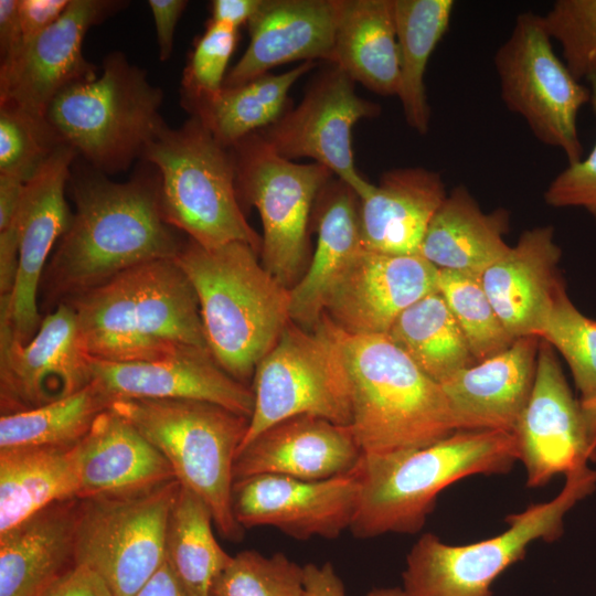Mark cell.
Masks as SVG:
<instances>
[{"label": "cell", "instance_id": "32", "mask_svg": "<svg viewBox=\"0 0 596 596\" xmlns=\"http://www.w3.org/2000/svg\"><path fill=\"white\" fill-rule=\"evenodd\" d=\"M77 444L0 449V533L53 503L78 499Z\"/></svg>", "mask_w": 596, "mask_h": 596}, {"label": "cell", "instance_id": "44", "mask_svg": "<svg viewBox=\"0 0 596 596\" xmlns=\"http://www.w3.org/2000/svg\"><path fill=\"white\" fill-rule=\"evenodd\" d=\"M590 83V104L596 115V77ZM544 201L553 207H582L596 222V142L581 160L568 163L547 185Z\"/></svg>", "mask_w": 596, "mask_h": 596}, {"label": "cell", "instance_id": "4", "mask_svg": "<svg viewBox=\"0 0 596 596\" xmlns=\"http://www.w3.org/2000/svg\"><path fill=\"white\" fill-rule=\"evenodd\" d=\"M520 460L514 433L459 429L423 448L361 460V492L350 531L358 539L416 533L437 496L475 475H503Z\"/></svg>", "mask_w": 596, "mask_h": 596}, {"label": "cell", "instance_id": "53", "mask_svg": "<svg viewBox=\"0 0 596 596\" xmlns=\"http://www.w3.org/2000/svg\"><path fill=\"white\" fill-rule=\"evenodd\" d=\"M579 404L589 439L596 448V392L581 397Z\"/></svg>", "mask_w": 596, "mask_h": 596}, {"label": "cell", "instance_id": "36", "mask_svg": "<svg viewBox=\"0 0 596 596\" xmlns=\"http://www.w3.org/2000/svg\"><path fill=\"white\" fill-rule=\"evenodd\" d=\"M206 504L180 487L166 534V562L191 596H212L215 581L232 556L217 543Z\"/></svg>", "mask_w": 596, "mask_h": 596}, {"label": "cell", "instance_id": "15", "mask_svg": "<svg viewBox=\"0 0 596 596\" xmlns=\"http://www.w3.org/2000/svg\"><path fill=\"white\" fill-rule=\"evenodd\" d=\"M91 358L83 351L70 302L45 316L36 333L18 340L0 319L1 415L35 408L91 383Z\"/></svg>", "mask_w": 596, "mask_h": 596}, {"label": "cell", "instance_id": "22", "mask_svg": "<svg viewBox=\"0 0 596 596\" xmlns=\"http://www.w3.org/2000/svg\"><path fill=\"white\" fill-rule=\"evenodd\" d=\"M362 456L350 426L298 415L272 425L245 445L235 458L234 479L278 475L323 480L352 471Z\"/></svg>", "mask_w": 596, "mask_h": 596}, {"label": "cell", "instance_id": "43", "mask_svg": "<svg viewBox=\"0 0 596 596\" xmlns=\"http://www.w3.org/2000/svg\"><path fill=\"white\" fill-rule=\"evenodd\" d=\"M238 29L212 20L195 41L181 81V104L210 97L224 85Z\"/></svg>", "mask_w": 596, "mask_h": 596}, {"label": "cell", "instance_id": "40", "mask_svg": "<svg viewBox=\"0 0 596 596\" xmlns=\"http://www.w3.org/2000/svg\"><path fill=\"white\" fill-rule=\"evenodd\" d=\"M304 566L283 553L265 556L246 550L232 556L212 596H302Z\"/></svg>", "mask_w": 596, "mask_h": 596}, {"label": "cell", "instance_id": "38", "mask_svg": "<svg viewBox=\"0 0 596 596\" xmlns=\"http://www.w3.org/2000/svg\"><path fill=\"white\" fill-rule=\"evenodd\" d=\"M437 289L477 362L507 350L517 340L502 324L482 287L480 276L438 269Z\"/></svg>", "mask_w": 596, "mask_h": 596}, {"label": "cell", "instance_id": "10", "mask_svg": "<svg viewBox=\"0 0 596 596\" xmlns=\"http://www.w3.org/2000/svg\"><path fill=\"white\" fill-rule=\"evenodd\" d=\"M343 331L326 315L313 329L291 320L254 372V407L238 451L257 435L286 418L315 415L350 426L351 387Z\"/></svg>", "mask_w": 596, "mask_h": 596}, {"label": "cell", "instance_id": "6", "mask_svg": "<svg viewBox=\"0 0 596 596\" xmlns=\"http://www.w3.org/2000/svg\"><path fill=\"white\" fill-rule=\"evenodd\" d=\"M162 100L146 72L115 52L104 58L99 75L61 92L44 118L60 145L95 171L113 174L142 158L166 124Z\"/></svg>", "mask_w": 596, "mask_h": 596}, {"label": "cell", "instance_id": "42", "mask_svg": "<svg viewBox=\"0 0 596 596\" xmlns=\"http://www.w3.org/2000/svg\"><path fill=\"white\" fill-rule=\"evenodd\" d=\"M543 20L573 76L596 77V0H557Z\"/></svg>", "mask_w": 596, "mask_h": 596}, {"label": "cell", "instance_id": "14", "mask_svg": "<svg viewBox=\"0 0 596 596\" xmlns=\"http://www.w3.org/2000/svg\"><path fill=\"white\" fill-rule=\"evenodd\" d=\"M380 111V105L359 96L355 83L330 64L313 77L296 107L258 134L283 158H309L326 167L360 199L374 184L355 167L352 130L358 121Z\"/></svg>", "mask_w": 596, "mask_h": 596}, {"label": "cell", "instance_id": "12", "mask_svg": "<svg viewBox=\"0 0 596 596\" xmlns=\"http://www.w3.org/2000/svg\"><path fill=\"white\" fill-rule=\"evenodd\" d=\"M177 479L123 496L79 499L74 565L97 574L113 596H135L162 565Z\"/></svg>", "mask_w": 596, "mask_h": 596}, {"label": "cell", "instance_id": "24", "mask_svg": "<svg viewBox=\"0 0 596 596\" xmlns=\"http://www.w3.org/2000/svg\"><path fill=\"white\" fill-rule=\"evenodd\" d=\"M561 255L553 226H535L481 273L482 287L513 339L539 338L564 286L557 272Z\"/></svg>", "mask_w": 596, "mask_h": 596}, {"label": "cell", "instance_id": "35", "mask_svg": "<svg viewBox=\"0 0 596 596\" xmlns=\"http://www.w3.org/2000/svg\"><path fill=\"white\" fill-rule=\"evenodd\" d=\"M387 336L425 374L439 384L477 363L438 289L405 309Z\"/></svg>", "mask_w": 596, "mask_h": 596}, {"label": "cell", "instance_id": "50", "mask_svg": "<svg viewBox=\"0 0 596 596\" xmlns=\"http://www.w3.org/2000/svg\"><path fill=\"white\" fill-rule=\"evenodd\" d=\"M260 3L262 0H213L210 20L238 29L251 21Z\"/></svg>", "mask_w": 596, "mask_h": 596}, {"label": "cell", "instance_id": "41", "mask_svg": "<svg viewBox=\"0 0 596 596\" xmlns=\"http://www.w3.org/2000/svg\"><path fill=\"white\" fill-rule=\"evenodd\" d=\"M58 146L45 118L0 103V174L26 183Z\"/></svg>", "mask_w": 596, "mask_h": 596}, {"label": "cell", "instance_id": "26", "mask_svg": "<svg viewBox=\"0 0 596 596\" xmlns=\"http://www.w3.org/2000/svg\"><path fill=\"white\" fill-rule=\"evenodd\" d=\"M78 499L123 496L175 479L166 457L113 408L77 444Z\"/></svg>", "mask_w": 596, "mask_h": 596}, {"label": "cell", "instance_id": "25", "mask_svg": "<svg viewBox=\"0 0 596 596\" xmlns=\"http://www.w3.org/2000/svg\"><path fill=\"white\" fill-rule=\"evenodd\" d=\"M539 345L535 336L519 338L440 384L457 430L513 433L533 387Z\"/></svg>", "mask_w": 596, "mask_h": 596}, {"label": "cell", "instance_id": "21", "mask_svg": "<svg viewBox=\"0 0 596 596\" xmlns=\"http://www.w3.org/2000/svg\"><path fill=\"white\" fill-rule=\"evenodd\" d=\"M91 383L110 402L185 400L209 402L251 418L252 389L226 373L207 349L192 348L142 362L91 359Z\"/></svg>", "mask_w": 596, "mask_h": 596}, {"label": "cell", "instance_id": "2", "mask_svg": "<svg viewBox=\"0 0 596 596\" xmlns=\"http://www.w3.org/2000/svg\"><path fill=\"white\" fill-rule=\"evenodd\" d=\"M70 305L81 347L94 360L142 362L209 350L196 294L174 258L131 267Z\"/></svg>", "mask_w": 596, "mask_h": 596}, {"label": "cell", "instance_id": "27", "mask_svg": "<svg viewBox=\"0 0 596 596\" xmlns=\"http://www.w3.org/2000/svg\"><path fill=\"white\" fill-rule=\"evenodd\" d=\"M360 200L348 184L331 178L321 189L312 211L318 233L309 265L289 289V315L311 330L319 324L336 283L364 248L360 227Z\"/></svg>", "mask_w": 596, "mask_h": 596}, {"label": "cell", "instance_id": "51", "mask_svg": "<svg viewBox=\"0 0 596 596\" xmlns=\"http://www.w3.org/2000/svg\"><path fill=\"white\" fill-rule=\"evenodd\" d=\"M25 182L8 174H0V231L11 226L18 215Z\"/></svg>", "mask_w": 596, "mask_h": 596}, {"label": "cell", "instance_id": "5", "mask_svg": "<svg viewBox=\"0 0 596 596\" xmlns=\"http://www.w3.org/2000/svg\"><path fill=\"white\" fill-rule=\"evenodd\" d=\"M342 348L351 387L350 428L363 456L411 451L457 430L440 384L387 334L343 332Z\"/></svg>", "mask_w": 596, "mask_h": 596}, {"label": "cell", "instance_id": "9", "mask_svg": "<svg viewBox=\"0 0 596 596\" xmlns=\"http://www.w3.org/2000/svg\"><path fill=\"white\" fill-rule=\"evenodd\" d=\"M595 489L596 469L583 465L566 475L555 498L508 515V528L499 535L451 545L423 534L406 557L404 592L407 596H493L497 577L522 560L532 542L558 539L566 513Z\"/></svg>", "mask_w": 596, "mask_h": 596}, {"label": "cell", "instance_id": "52", "mask_svg": "<svg viewBox=\"0 0 596 596\" xmlns=\"http://www.w3.org/2000/svg\"><path fill=\"white\" fill-rule=\"evenodd\" d=\"M135 596H191L175 573L166 562Z\"/></svg>", "mask_w": 596, "mask_h": 596}, {"label": "cell", "instance_id": "48", "mask_svg": "<svg viewBox=\"0 0 596 596\" xmlns=\"http://www.w3.org/2000/svg\"><path fill=\"white\" fill-rule=\"evenodd\" d=\"M302 596H345L343 582L331 563L304 566Z\"/></svg>", "mask_w": 596, "mask_h": 596}, {"label": "cell", "instance_id": "16", "mask_svg": "<svg viewBox=\"0 0 596 596\" xmlns=\"http://www.w3.org/2000/svg\"><path fill=\"white\" fill-rule=\"evenodd\" d=\"M361 492V462L323 480L278 475L236 479L233 513L243 529L268 525L297 539H336L350 529Z\"/></svg>", "mask_w": 596, "mask_h": 596}, {"label": "cell", "instance_id": "49", "mask_svg": "<svg viewBox=\"0 0 596 596\" xmlns=\"http://www.w3.org/2000/svg\"><path fill=\"white\" fill-rule=\"evenodd\" d=\"M23 42L19 0H0V62L13 56Z\"/></svg>", "mask_w": 596, "mask_h": 596}, {"label": "cell", "instance_id": "30", "mask_svg": "<svg viewBox=\"0 0 596 596\" xmlns=\"http://www.w3.org/2000/svg\"><path fill=\"white\" fill-rule=\"evenodd\" d=\"M509 212L485 213L468 189L454 188L430 220L419 254L438 269L480 276L508 253Z\"/></svg>", "mask_w": 596, "mask_h": 596}, {"label": "cell", "instance_id": "28", "mask_svg": "<svg viewBox=\"0 0 596 596\" xmlns=\"http://www.w3.org/2000/svg\"><path fill=\"white\" fill-rule=\"evenodd\" d=\"M447 195L441 174L422 167L385 171L360 198L363 247L393 254H419L426 230Z\"/></svg>", "mask_w": 596, "mask_h": 596}, {"label": "cell", "instance_id": "19", "mask_svg": "<svg viewBox=\"0 0 596 596\" xmlns=\"http://www.w3.org/2000/svg\"><path fill=\"white\" fill-rule=\"evenodd\" d=\"M529 487H542L596 458L579 401L575 400L553 347L540 339L528 403L513 429Z\"/></svg>", "mask_w": 596, "mask_h": 596}, {"label": "cell", "instance_id": "33", "mask_svg": "<svg viewBox=\"0 0 596 596\" xmlns=\"http://www.w3.org/2000/svg\"><path fill=\"white\" fill-rule=\"evenodd\" d=\"M315 62L299 63L279 74L267 73L247 83L223 87L213 96L182 104L225 148L276 123L290 107L289 91Z\"/></svg>", "mask_w": 596, "mask_h": 596}, {"label": "cell", "instance_id": "39", "mask_svg": "<svg viewBox=\"0 0 596 596\" xmlns=\"http://www.w3.org/2000/svg\"><path fill=\"white\" fill-rule=\"evenodd\" d=\"M539 338L566 360L581 397L596 392V321L577 310L564 286L554 299Z\"/></svg>", "mask_w": 596, "mask_h": 596}, {"label": "cell", "instance_id": "47", "mask_svg": "<svg viewBox=\"0 0 596 596\" xmlns=\"http://www.w3.org/2000/svg\"><path fill=\"white\" fill-rule=\"evenodd\" d=\"M188 3L185 0L148 1L156 26L161 61H167L172 54L175 26Z\"/></svg>", "mask_w": 596, "mask_h": 596}, {"label": "cell", "instance_id": "13", "mask_svg": "<svg viewBox=\"0 0 596 596\" xmlns=\"http://www.w3.org/2000/svg\"><path fill=\"white\" fill-rule=\"evenodd\" d=\"M493 63L507 108L524 119L538 140L560 149L568 163L581 160L577 117L590 103V89L556 55L543 15L519 13Z\"/></svg>", "mask_w": 596, "mask_h": 596}, {"label": "cell", "instance_id": "7", "mask_svg": "<svg viewBox=\"0 0 596 596\" xmlns=\"http://www.w3.org/2000/svg\"><path fill=\"white\" fill-rule=\"evenodd\" d=\"M110 408L166 457L179 483L206 504L219 533L242 540L232 492L235 458L249 418L201 401L119 400Z\"/></svg>", "mask_w": 596, "mask_h": 596}, {"label": "cell", "instance_id": "1", "mask_svg": "<svg viewBox=\"0 0 596 596\" xmlns=\"http://www.w3.org/2000/svg\"><path fill=\"white\" fill-rule=\"evenodd\" d=\"M76 211L51 259L56 296H77L137 265L175 258L181 246L163 220L159 177L114 182L97 172L72 182Z\"/></svg>", "mask_w": 596, "mask_h": 596}, {"label": "cell", "instance_id": "46", "mask_svg": "<svg viewBox=\"0 0 596 596\" xmlns=\"http://www.w3.org/2000/svg\"><path fill=\"white\" fill-rule=\"evenodd\" d=\"M70 1L19 0V15L24 42L54 24L62 17Z\"/></svg>", "mask_w": 596, "mask_h": 596}, {"label": "cell", "instance_id": "37", "mask_svg": "<svg viewBox=\"0 0 596 596\" xmlns=\"http://www.w3.org/2000/svg\"><path fill=\"white\" fill-rule=\"evenodd\" d=\"M110 402L89 383L78 392L28 411L1 415L0 449L78 444Z\"/></svg>", "mask_w": 596, "mask_h": 596}, {"label": "cell", "instance_id": "18", "mask_svg": "<svg viewBox=\"0 0 596 596\" xmlns=\"http://www.w3.org/2000/svg\"><path fill=\"white\" fill-rule=\"evenodd\" d=\"M75 151L58 146L25 183L17 215L19 235L18 269L10 294L0 298V319L14 337L28 342L39 330L38 309L41 275L53 246L67 231L72 214L65 199L66 183Z\"/></svg>", "mask_w": 596, "mask_h": 596}, {"label": "cell", "instance_id": "54", "mask_svg": "<svg viewBox=\"0 0 596 596\" xmlns=\"http://www.w3.org/2000/svg\"><path fill=\"white\" fill-rule=\"evenodd\" d=\"M366 596H407L401 587H382L370 590Z\"/></svg>", "mask_w": 596, "mask_h": 596}, {"label": "cell", "instance_id": "34", "mask_svg": "<svg viewBox=\"0 0 596 596\" xmlns=\"http://www.w3.org/2000/svg\"><path fill=\"white\" fill-rule=\"evenodd\" d=\"M454 7L453 0H393L400 60L397 97L406 124L419 135H426L430 124L426 67L448 30Z\"/></svg>", "mask_w": 596, "mask_h": 596}, {"label": "cell", "instance_id": "20", "mask_svg": "<svg viewBox=\"0 0 596 596\" xmlns=\"http://www.w3.org/2000/svg\"><path fill=\"white\" fill-rule=\"evenodd\" d=\"M438 268L421 254L363 248L333 286L324 315L350 336L387 334L396 318L437 290Z\"/></svg>", "mask_w": 596, "mask_h": 596}, {"label": "cell", "instance_id": "45", "mask_svg": "<svg viewBox=\"0 0 596 596\" xmlns=\"http://www.w3.org/2000/svg\"><path fill=\"white\" fill-rule=\"evenodd\" d=\"M40 596H113L93 571L74 565L54 581Z\"/></svg>", "mask_w": 596, "mask_h": 596}, {"label": "cell", "instance_id": "23", "mask_svg": "<svg viewBox=\"0 0 596 596\" xmlns=\"http://www.w3.org/2000/svg\"><path fill=\"white\" fill-rule=\"evenodd\" d=\"M340 0H262L247 23L249 43L223 87L291 62L331 61Z\"/></svg>", "mask_w": 596, "mask_h": 596}, {"label": "cell", "instance_id": "17", "mask_svg": "<svg viewBox=\"0 0 596 596\" xmlns=\"http://www.w3.org/2000/svg\"><path fill=\"white\" fill-rule=\"evenodd\" d=\"M125 4L116 0H71L54 24L0 62V103L44 118L61 92L97 76L96 66L83 54L84 39L91 28Z\"/></svg>", "mask_w": 596, "mask_h": 596}, {"label": "cell", "instance_id": "3", "mask_svg": "<svg viewBox=\"0 0 596 596\" xmlns=\"http://www.w3.org/2000/svg\"><path fill=\"white\" fill-rule=\"evenodd\" d=\"M257 254L243 242L203 247L190 240L174 258L196 294L210 352L242 383L290 321L289 289Z\"/></svg>", "mask_w": 596, "mask_h": 596}, {"label": "cell", "instance_id": "8", "mask_svg": "<svg viewBox=\"0 0 596 596\" xmlns=\"http://www.w3.org/2000/svg\"><path fill=\"white\" fill-rule=\"evenodd\" d=\"M142 159L157 168L163 220L203 247L243 242L260 252L262 236L238 200L231 150L194 116L178 128L167 124Z\"/></svg>", "mask_w": 596, "mask_h": 596}, {"label": "cell", "instance_id": "31", "mask_svg": "<svg viewBox=\"0 0 596 596\" xmlns=\"http://www.w3.org/2000/svg\"><path fill=\"white\" fill-rule=\"evenodd\" d=\"M332 64L381 96H397L400 60L393 0H340Z\"/></svg>", "mask_w": 596, "mask_h": 596}, {"label": "cell", "instance_id": "29", "mask_svg": "<svg viewBox=\"0 0 596 596\" xmlns=\"http://www.w3.org/2000/svg\"><path fill=\"white\" fill-rule=\"evenodd\" d=\"M78 504L53 503L0 533V596H40L74 566Z\"/></svg>", "mask_w": 596, "mask_h": 596}, {"label": "cell", "instance_id": "11", "mask_svg": "<svg viewBox=\"0 0 596 596\" xmlns=\"http://www.w3.org/2000/svg\"><path fill=\"white\" fill-rule=\"evenodd\" d=\"M238 200L253 205L263 224L262 264L290 289L310 258L309 228L316 200L333 174L323 166L279 156L258 132L231 148Z\"/></svg>", "mask_w": 596, "mask_h": 596}]
</instances>
